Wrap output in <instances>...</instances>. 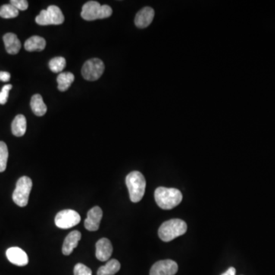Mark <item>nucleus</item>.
<instances>
[{"instance_id":"nucleus-1","label":"nucleus","mask_w":275,"mask_h":275,"mask_svg":"<svg viewBox=\"0 0 275 275\" xmlns=\"http://www.w3.org/2000/svg\"><path fill=\"white\" fill-rule=\"evenodd\" d=\"M154 199L160 208L171 210L181 203L183 196L181 192L176 188L160 187L155 190Z\"/></svg>"},{"instance_id":"nucleus-2","label":"nucleus","mask_w":275,"mask_h":275,"mask_svg":"<svg viewBox=\"0 0 275 275\" xmlns=\"http://www.w3.org/2000/svg\"><path fill=\"white\" fill-rule=\"evenodd\" d=\"M126 183L129 190L131 201L133 203L141 201L146 188V181L143 174L139 171L131 172L126 176Z\"/></svg>"},{"instance_id":"nucleus-3","label":"nucleus","mask_w":275,"mask_h":275,"mask_svg":"<svg viewBox=\"0 0 275 275\" xmlns=\"http://www.w3.org/2000/svg\"><path fill=\"white\" fill-rule=\"evenodd\" d=\"M188 226L184 220L173 219L164 222L158 229L160 239L164 242H170L187 232Z\"/></svg>"},{"instance_id":"nucleus-4","label":"nucleus","mask_w":275,"mask_h":275,"mask_svg":"<svg viewBox=\"0 0 275 275\" xmlns=\"http://www.w3.org/2000/svg\"><path fill=\"white\" fill-rule=\"evenodd\" d=\"M113 14V10L108 5H101L96 1H89L83 6L81 17L86 21L106 19Z\"/></svg>"},{"instance_id":"nucleus-5","label":"nucleus","mask_w":275,"mask_h":275,"mask_svg":"<svg viewBox=\"0 0 275 275\" xmlns=\"http://www.w3.org/2000/svg\"><path fill=\"white\" fill-rule=\"evenodd\" d=\"M32 188V181L29 176H23L18 180L13 194V200L16 205L25 207L29 203V195Z\"/></svg>"},{"instance_id":"nucleus-6","label":"nucleus","mask_w":275,"mask_h":275,"mask_svg":"<svg viewBox=\"0 0 275 275\" xmlns=\"http://www.w3.org/2000/svg\"><path fill=\"white\" fill-rule=\"evenodd\" d=\"M35 22L40 26L61 25L64 22V16L60 8L50 6L47 10L41 11L40 14L35 18Z\"/></svg>"},{"instance_id":"nucleus-7","label":"nucleus","mask_w":275,"mask_h":275,"mask_svg":"<svg viewBox=\"0 0 275 275\" xmlns=\"http://www.w3.org/2000/svg\"><path fill=\"white\" fill-rule=\"evenodd\" d=\"M105 66L99 58L89 59L85 62L82 67V75L85 80L95 81L102 76Z\"/></svg>"},{"instance_id":"nucleus-8","label":"nucleus","mask_w":275,"mask_h":275,"mask_svg":"<svg viewBox=\"0 0 275 275\" xmlns=\"http://www.w3.org/2000/svg\"><path fill=\"white\" fill-rule=\"evenodd\" d=\"M81 218L77 212L73 210H64L56 215V226L60 229H67L79 224Z\"/></svg>"},{"instance_id":"nucleus-9","label":"nucleus","mask_w":275,"mask_h":275,"mask_svg":"<svg viewBox=\"0 0 275 275\" xmlns=\"http://www.w3.org/2000/svg\"><path fill=\"white\" fill-rule=\"evenodd\" d=\"M178 270V265L173 260H161L153 264L150 275H174Z\"/></svg>"},{"instance_id":"nucleus-10","label":"nucleus","mask_w":275,"mask_h":275,"mask_svg":"<svg viewBox=\"0 0 275 275\" xmlns=\"http://www.w3.org/2000/svg\"><path fill=\"white\" fill-rule=\"evenodd\" d=\"M102 217V209L99 207H94L88 212L87 218L84 222V227L88 231H92V232L98 230Z\"/></svg>"},{"instance_id":"nucleus-11","label":"nucleus","mask_w":275,"mask_h":275,"mask_svg":"<svg viewBox=\"0 0 275 275\" xmlns=\"http://www.w3.org/2000/svg\"><path fill=\"white\" fill-rule=\"evenodd\" d=\"M7 257L12 264L17 266H26L29 263V257L24 250L19 247H12L7 251Z\"/></svg>"},{"instance_id":"nucleus-12","label":"nucleus","mask_w":275,"mask_h":275,"mask_svg":"<svg viewBox=\"0 0 275 275\" xmlns=\"http://www.w3.org/2000/svg\"><path fill=\"white\" fill-rule=\"evenodd\" d=\"M113 253V245L107 238L100 239L96 244V257L101 261L110 259Z\"/></svg>"},{"instance_id":"nucleus-13","label":"nucleus","mask_w":275,"mask_h":275,"mask_svg":"<svg viewBox=\"0 0 275 275\" xmlns=\"http://www.w3.org/2000/svg\"><path fill=\"white\" fill-rule=\"evenodd\" d=\"M154 16V10L151 7H145L137 13L135 19V26L139 29L148 27L152 22Z\"/></svg>"},{"instance_id":"nucleus-14","label":"nucleus","mask_w":275,"mask_h":275,"mask_svg":"<svg viewBox=\"0 0 275 275\" xmlns=\"http://www.w3.org/2000/svg\"><path fill=\"white\" fill-rule=\"evenodd\" d=\"M81 239V233L79 231H73L67 235L63 244L62 252L64 255H70L73 249L77 246Z\"/></svg>"},{"instance_id":"nucleus-15","label":"nucleus","mask_w":275,"mask_h":275,"mask_svg":"<svg viewBox=\"0 0 275 275\" xmlns=\"http://www.w3.org/2000/svg\"><path fill=\"white\" fill-rule=\"evenodd\" d=\"M6 50L10 54H16L21 49L22 44L16 34L7 33L4 36Z\"/></svg>"},{"instance_id":"nucleus-16","label":"nucleus","mask_w":275,"mask_h":275,"mask_svg":"<svg viewBox=\"0 0 275 275\" xmlns=\"http://www.w3.org/2000/svg\"><path fill=\"white\" fill-rule=\"evenodd\" d=\"M27 121L23 115H18L12 123V132L16 137H22L26 134Z\"/></svg>"},{"instance_id":"nucleus-17","label":"nucleus","mask_w":275,"mask_h":275,"mask_svg":"<svg viewBox=\"0 0 275 275\" xmlns=\"http://www.w3.org/2000/svg\"><path fill=\"white\" fill-rule=\"evenodd\" d=\"M46 47V41L45 38L40 36H32L26 40L25 43V49L27 51H43Z\"/></svg>"},{"instance_id":"nucleus-18","label":"nucleus","mask_w":275,"mask_h":275,"mask_svg":"<svg viewBox=\"0 0 275 275\" xmlns=\"http://www.w3.org/2000/svg\"><path fill=\"white\" fill-rule=\"evenodd\" d=\"M31 108L37 116H43L47 112V106L40 94H35L31 100Z\"/></svg>"},{"instance_id":"nucleus-19","label":"nucleus","mask_w":275,"mask_h":275,"mask_svg":"<svg viewBox=\"0 0 275 275\" xmlns=\"http://www.w3.org/2000/svg\"><path fill=\"white\" fill-rule=\"evenodd\" d=\"M74 80V75L70 72H63L57 76V87L61 92L67 90Z\"/></svg>"},{"instance_id":"nucleus-20","label":"nucleus","mask_w":275,"mask_h":275,"mask_svg":"<svg viewBox=\"0 0 275 275\" xmlns=\"http://www.w3.org/2000/svg\"><path fill=\"white\" fill-rule=\"evenodd\" d=\"M121 264L116 259L107 261L105 265L101 266L97 270V275H114L120 270Z\"/></svg>"},{"instance_id":"nucleus-21","label":"nucleus","mask_w":275,"mask_h":275,"mask_svg":"<svg viewBox=\"0 0 275 275\" xmlns=\"http://www.w3.org/2000/svg\"><path fill=\"white\" fill-rule=\"evenodd\" d=\"M19 16V10L11 4L0 7V16L4 19H13Z\"/></svg>"},{"instance_id":"nucleus-22","label":"nucleus","mask_w":275,"mask_h":275,"mask_svg":"<svg viewBox=\"0 0 275 275\" xmlns=\"http://www.w3.org/2000/svg\"><path fill=\"white\" fill-rule=\"evenodd\" d=\"M49 68L54 73H60L66 67V60L64 57H57L51 59L50 61Z\"/></svg>"},{"instance_id":"nucleus-23","label":"nucleus","mask_w":275,"mask_h":275,"mask_svg":"<svg viewBox=\"0 0 275 275\" xmlns=\"http://www.w3.org/2000/svg\"><path fill=\"white\" fill-rule=\"evenodd\" d=\"M9 158L8 147L4 142H0V172L5 171Z\"/></svg>"},{"instance_id":"nucleus-24","label":"nucleus","mask_w":275,"mask_h":275,"mask_svg":"<svg viewBox=\"0 0 275 275\" xmlns=\"http://www.w3.org/2000/svg\"><path fill=\"white\" fill-rule=\"evenodd\" d=\"M73 273L74 275H93L91 269L81 263H78L75 265Z\"/></svg>"},{"instance_id":"nucleus-25","label":"nucleus","mask_w":275,"mask_h":275,"mask_svg":"<svg viewBox=\"0 0 275 275\" xmlns=\"http://www.w3.org/2000/svg\"><path fill=\"white\" fill-rule=\"evenodd\" d=\"M12 87H13V86L11 84L5 85L3 87L2 90L0 92V104L1 105L7 104V101H8L9 94H10Z\"/></svg>"},{"instance_id":"nucleus-26","label":"nucleus","mask_w":275,"mask_h":275,"mask_svg":"<svg viewBox=\"0 0 275 275\" xmlns=\"http://www.w3.org/2000/svg\"><path fill=\"white\" fill-rule=\"evenodd\" d=\"M10 4L14 6L18 10H22V11H25L29 7V3L26 0H12L10 1Z\"/></svg>"},{"instance_id":"nucleus-27","label":"nucleus","mask_w":275,"mask_h":275,"mask_svg":"<svg viewBox=\"0 0 275 275\" xmlns=\"http://www.w3.org/2000/svg\"><path fill=\"white\" fill-rule=\"evenodd\" d=\"M11 75L9 72L1 71L0 72V80L4 82L10 81Z\"/></svg>"},{"instance_id":"nucleus-28","label":"nucleus","mask_w":275,"mask_h":275,"mask_svg":"<svg viewBox=\"0 0 275 275\" xmlns=\"http://www.w3.org/2000/svg\"><path fill=\"white\" fill-rule=\"evenodd\" d=\"M235 273H236V270H235V267H231L221 275H235Z\"/></svg>"}]
</instances>
